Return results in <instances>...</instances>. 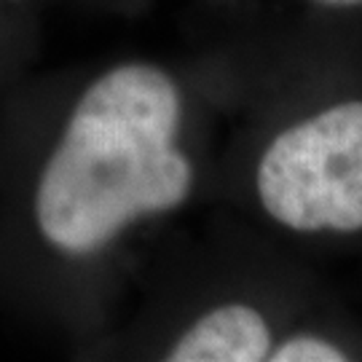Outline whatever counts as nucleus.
Returning <instances> with one entry per match:
<instances>
[{
	"instance_id": "obj_1",
	"label": "nucleus",
	"mask_w": 362,
	"mask_h": 362,
	"mask_svg": "<svg viewBox=\"0 0 362 362\" xmlns=\"http://www.w3.org/2000/svg\"><path fill=\"white\" fill-rule=\"evenodd\" d=\"M182 100L167 70L129 62L78 97L40 169L33 212L46 245L94 255L132 223L185 204L194 164L177 148Z\"/></svg>"
},
{
	"instance_id": "obj_2",
	"label": "nucleus",
	"mask_w": 362,
	"mask_h": 362,
	"mask_svg": "<svg viewBox=\"0 0 362 362\" xmlns=\"http://www.w3.org/2000/svg\"><path fill=\"white\" fill-rule=\"evenodd\" d=\"M255 188L269 218L290 231H362V100L279 132L260 156Z\"/></svg>"
},
{
	"instance_id": "obj_3",
	"label": "nucleus",
	"mask_w": 362,
	"mask_h": 362,
	"mask_svg": "<svg viewBox=\"0 0 362 362\" xmlns=\"http://www.w3.org/2000/svg\"><path fill=\"white\" fill-rule=\"evenodd\" d=\"M272 351V327L263 314L245 303H226L202 314L175 346L172 362H258Z\"/></svg>"
},
{
	"instance_id": "obj_4",
	"label": "nucleus",
	"mask_w": 362,
	"mask_h": 362,
	"mask_svg": "<svg viewBox=\"0 0 362 362\" xmlns=\"http://www.w3.org/2000/svg\"><path fill=\"white\" fill-rule=\"evenodd\" d=\"M269 360L274 362H344L346 354L341 346H336L333 341L320 336H309L300 333L282 341L279 346H272Z\"/></svg>"
},
{
	"instance_id": "obj_5",
	"label": "nucleus",
	"mask_w": 362,
	"mask_h": 362,
	"mask_svg": "<svg viewBox=\"0 0 362 362\" xmlns=\"http://www.w3.org/2000/svg\"><path fill=\"white\" fill-rule=\"evenodd\" d=\"M322 6H333V8H351V6H362V0H314Z\"/></svg>"
}]
</instances>
